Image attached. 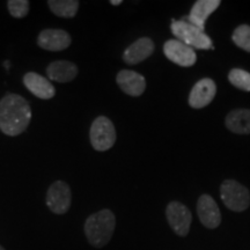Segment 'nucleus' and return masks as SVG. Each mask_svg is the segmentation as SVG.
Here are the masks:
<instances>
[{
	"label": "nucleus",
	"mask_w": 250,
	"mask_h": 250,
	"mask_svg": "<svg viewBox=\"0 0 250 250\" xmlns=\"http://www.w3.org/2000/svg\"><path fill=\"white\" fill-rule=\"evenodd\" d=\"M217 87L214 81L210 78L201 79L195 86L192 87L189 95V104L191 108L201 109L208 105L213 101Z\"/></svg>",
	"instance_id": "obj_9"
},
{
	"label": "nucleus",
	"mask_w": 250,
	"mask_h": 250,
	"mask_svg": "<svg viewBox=\"0 0 250 250\" xmlns=\"http://www.w3.org/2000/svg\"><path fill=\"white\" fill-rule=\"evenodd\" d=\"M46 205L56 214H64L70 210L72 202L71 189L64 181H56L46 192Z\"/></svg>",
	"instance_id": "obj_6"
},
{
	"label": "nucleus",
	"mask_w": 250,
	"mask_h": 250,
	"mask_svg": "<svg viewBox=\"0 0 250 250\" xmlns=\"http://www.w3.org/2000/svg\"><path fill=\"white\" fill-rule=\"evenodd\" d=\"M197 213L199 220L206 228H217L221 223V213L217 203L211 196L203 195L197 203Z\"/></svg>",
	"instance_id": "obj_11"
},
{
	"label": "nucleus",
	"mask_w": 250,
	"mask_h": 250,
	"mask_svg": "<svg viewBox=\"0 0 250 250\" xmlns=\"http://www.w3.org/2000/svg\"><path fill=\"white\" fill-rule=\"evenodd\" d=\"M90 143L96 151L104 152L110 149L116 142V130L109 118L100 116L90 126Z\"/></svg>",
	"instance_id": "obj_5"
},
{
	"label": "nucleus",
	"mask_w": 250,
	"mask_h": 250,
	"mask_svg": "<svg viewBox=\"0 0 250 250\" xmlns=\"http://www.w3.org/2000/svg\"><path fill=\"white\" fill-rule=\"evenodd\" d=\"M226 126L229 131L237 134L250 133V110L236 109L230 111L226 117Z\"/></svg>",
	"instance_id": "obj_17"
},
{
	"label": "nucleus",
	"mask_w": 250,
	"mask_h": 250,
	"mask_svg": "<svg viewBox=\"0 0 250 250\" xmlns=\"http://www.w3.org/2000/svg\"><path fill=\"white\" fill-rule=\"evenodd\" d=\"M7 7L12 17L22 19L27 17L29 12V1L28 0H9Z\"/></svg>",
	"instance_id": "obj_21"
},
{
	"label": "nucleus",
	"mask_w": 250,
	"mask_h": 250,
	"mask_svg": "<svg viewBox=\"0 0 250 250\" xmlns=\"http://www.w3.org/2000/svg\"><path fill=\"white\" fill-rule=\"evenodd\" d=\"M171 33L176 37V40L183 42L184 44L190 48L208 50L213 49V44L210 37L205 34V31L201 28L193 26L188 21L173 20L170 26Z\"/></svg>",
	"instance_id": "obj_3"
},
{
	"label": "nucleus",
	"mask_w": 250,
	"mask_h": 250,
	"mask_svg": "<svg viewBox=\"0 0 250 250\" xmlns=\"http://www.w3.org/2000/svg\"><path fill=\"white\" fill-rule=\"evenodd\" d=\"M116 226V218L110 210H101L89 215L85 223V234L89 245L102 248L111 240Z\"/></svg>",
	"instance_id": "obj_2"
},
{
	"label": "nucleus",
	"mask_w": 250,
	"mask_h": 250,
	"mask_svg": "<svg viewBox=\"0 0 250 250\" xmlns=\"http://www.w3.org/2000/svg\"><path fill=\"white\" fill-rule=\"evenodd\" d=\"M110 4L114 5V6H118V5L122 4V0H111Z\"/></svg>",
	"instance_id": "obj_22"
},
{
	"label": "nucleus",
	"mask_w": 250,
	"mask_h": 250,
	"mask_svg": "<svg viewBox=\"0 0 250 250\" xmlns=\"http://www.w3.org/2000/svg\"><path fill=\"white\" fill-rule=\"evenodd\" d=\"M46 74L49 79L57 83H70L78 76V67L72 62L57 61L49 64Z\"/></svg>",
	"instance_id": "obj_16"
},
{
	"label": "nucleus",
	"mask_w": 250,
	"mask_h": 250,
	"mask_svg": "<svg viewBox=\"0 0 250 250\" xmlns=\"http://www.w3.org/2000/svg\"><path fill=\"white\" fill-rule=\"evenodd\" d=\"M71 36L67 31L62 29H45L37 37L40 48L48 51H62L71 45Z\"/></svg>",
	"instance_id": "obj_10"
},
{
	"label": "nucleus",
	"mask_w": 250,
	"mask_h": 250,
	"mask_svg": "<svg viewBox=\"0 0 250 250\" xmlns=\"http://www.w3.org/2000/svg\"><path fill=\"white\" fill-rule=\"evenodd\" d=\"M220 195L224 204L234 212L246 211L250 205L248 189L234 180H227L221 184Z\"/></svg>",
	"instance_id": "obj_4"
},
{
	"label": "nucleus",
	"mask_w": 250,
	"mask_h": 250,
	"mask_svg": "<svg viewBox=\"0 0 250 250\" xmlns=\"http://www.w3.org/2000/svg\"><path fill=\"white\" fill-rule=\"evenodd\" d=\"M154 52V43L148 37H143L132 43L124 51L123 61L129 65H136L147 59Z\"/></svg>",
	"instance_id": "obj_15"
},
{
	"label": "nucleus",
	"mask_w": 250,
	"mask_h": 250,
	"mask_svg": "<svg viewBox=\"0 0 250 250\" xmlns=\"http://www.w3.org/2000/svg\"><path fill=\"white\" fill-rule=\"evenodd\" d=\"M164 54L170 62L184 67L195 65L197 59L195 50L179 40L167 41L164 45Z\"/></svg>",
	"instance_id": "obj_8"
},
{
	"label": "nucleus",
	"mask_w": 250,
	"mask_h": 250,
	"mask_svg": "<svg viewBox=\"0 0 250 250\" xmlns=\"http://www.w3.org/2000/svg\"><path fill=\"white\" fill-rule=\"evenodd\" d=\"M23 83L30 93L42 100H50L54 98L56 94V89L52 83L35 72H29V73L24 74Z\"/></svg>",
	"instance_id": "obj_14"
},
{
	"label": "nucleus",
	"mask_w": 250,
	"mask_h": 250,
	"mask_svg": "<svg viewBox=\"0 0 250 250\" xmlns=\"http://www.w3.org/2000/svg\"><path fill=\"white\" fill-rule=\"evenodd\" d=\"M48 5L55 15L61 18H74L79 9V1L77 0H49Z\"/></svg>",
	"instance_id": "obj_18"
},
{
	"label": "nucleus",
	"mask_w": 250,
	"mask_h": 250,
	"mask_svg": "<svg viewBox=\"0 0 250 250\" xmlns=\"http://www.w3.org/2000/svg\"><path fill=\"white\" fill-rule=\"evenodd\" d=\"M117 85L130 96H140L145 92L146 80L142 74L134 71L122 70L116 77Z\"/></svg>",
	"instance_id": "obj_12"
},
{
	"label": "nucleus",
	"mask_w": 250,
	"mask_h": 250,
	"mask_svg": "<svg viewBox=\"0 0 250 250\" xmlns=\"http://www.w3.org/2000/svg\"><path fill=\"white\" fill-rule=\"evenodd\" d=\"M0 250H5V249H4V248H2V247H1V246H0Z\"/></svg>",
	"instance_id": "obj_23"
},
{
	"label": "nucleus",
	"mask_w": 250,
	"mask_h": 250,
	"mask_svg": "<svg viewBox=\"0 0 250 250\" xmlns=\"http://www.w3.org/2000/svg\"><path fill=\"white\" fill-rule=\"evenodd\" d=\"M31 120L29 103L18 94H7L0 101V130L7 136H18L27 129Z\"/></svg>",
	"instance_id": "obj_1"
},
{
	"label": "nucleus",
	"mask_w": 250,
	"mask_h": 250,
	"mask_svg": "<svg viewBox=\"0 0 250 250\" xmlns=\"http://www.w3.org/2000/svg\"><path fill=\"white\" fill-rule=\"evenodd\" d=\"M168 224L171 229L179 236L188 235L190 225L192 221V215L189 208L180 202H170L166 208Z\"/></svg>",
	"instance_id": "obj_7"
},
{
	"label": "nucleus",
	"mask_w": 250,
	"mask_h": 250,
	"mask_svg": "<svg viewBox=\"0 0 250 250\" xmlns=\"http://www.w3.org/2000/svg\"><path fill=\"white\" fill-rule=\"evenodd\" d=\"M220 4L221 2L219 0H198L193 4L190 14L183 20L204 30L208 18L213 13Z\"/></svg>",
	"instance_id": "obj_13"
},
{
	"label": "nucleus",
	"mask_w": 250,
	"mask_h": 250,
	"mask_svg": "<svg viewBox=\"0 0 250 250\" xmlns=\"http://www.w3.org/2000/svg\"><path fill=\"white\" fill-rule=\"evenodd\" d=\"M233 42L245 50L247 52H250V26L248 24H241L234 30L233 33Z\"/></svg>",
	"instance_id": "obj_20"
},
{
	"label": "nucleus",
	"mask_w": 250,
	"mask_h": 250,
	"mask_svg": "<svg viewBox=\"0 0 250 250\" xmlns=\"http://www.w3.org/2000/svg\"><path fill=\"white\" fill-rule=\"evenodd\" d=\"M228 80L236 88L250 92V73L241 68H233L228 74Z\"/></svg>",
	"instance_id": "obj_19"
}]
</instances>
